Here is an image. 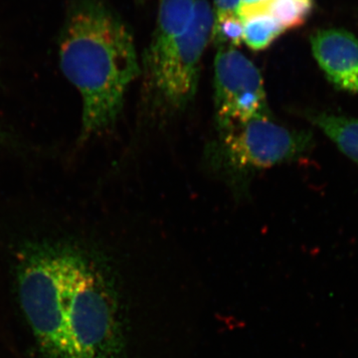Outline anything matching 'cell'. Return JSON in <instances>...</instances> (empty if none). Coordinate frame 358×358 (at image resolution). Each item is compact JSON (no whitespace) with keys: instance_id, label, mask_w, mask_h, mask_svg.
Segmentation results:
<instances>
[{"instance_id":"obj_8","label":"cell","mask_w":358,"mask_h":358,"mask_svg":"<svg viewBox=\"0 0 358 358\" xmlns=\"http://www.w3.org/2000/svg\"><path fill=\"white\" fill-rule=\"evenodd\" d=\"M336 147L358 166V120L343 115L315 114L310 117Z\"/></svg>"},{"instance_id":"obj_6","label":"cell","mask_w":358,"mask_h":358,"mask_svg":"<svg viewBox=\"0 0 358 358\" xmlns=\"http://www.w3.org/2000/svg\"><path fill=\"white\" fill-rule=\"evenodd\" d=\"M320 69L336 87L358 95V39L343 29L320 30L310 39Z\"/></svg>"},{"instance_id":"obj_4","label":"cell","mask_w":358,"mask_h":358,"mask_svg":"<svg viewBox=\"0 0 358 358\" xmlns=\"http://www.w3.org/2000/svg\"><path fill=\"white\" fill-rule=\"evenodd\" d=\"M312 143V134L291 131L268 117H260L223 131L218 154L230 169L252 171L296 159Z\"/></svg>"},{"instance_id":"obj_9","label":"cell","mask_w":358,"mask_h":358,"mask_svg":"<svg viewBox=\"0 0 358 358\" xmlns=\"http://www.w3.org/2000/svg\"><path fill=\"white\" fill-rule=\"evenodd\" d=\"M241 20L243 21V42L251 50H265L286 31L272 16L263 11L250 13Z\"/></svg>"},{"instance_id":"obj_3","label":"cell","mask_w":358,"mask_h":358,"mask_svg":"<svg viewBox=\"0 0 358 358\" xmlns=\"http://www.w3.org/2000/svg\"><path fill=\"white\" fill-rule=\"evenodd\" d=\"M214 13L206 0H196L187 29L159 48L148 49L145 66L155 98L164 107L181 110L199 84L200 62L211 40Z\"/></svg>"},{"instance_id":"obj_1","label":"cell","mask_w":358,"mask_h":358,"mask_svg":"<svg viewBox=\"0 0 358 358\" xmlns=\"http://www.w3.org/2000/svg\"><path fill=\"white\" fill-rule=\"evenodd\" d=\"M18 293L41 358H124L121 296L112 271L74 242H32L18 256Z\"/></svg>"},{"instance_id":"obj_13","label":"cell","mask_w":358,"mask_h":358,"mask_svg":"<svg viewBox=\"0 0 358 358\" xmlns=\"http://www.w3.org/2000/svg\"><path fill=\"white\" fill-rule=\"evenodd\" d=\"M268 1V0H241V4L238 8L237 14L239 17H242V16L246 15L247 13L260 8Z\"/></svg>"},{"instance_id":"obj_11","label":"cell","mask_w":358,"mask_h":358,"mask_svg":"<svg viewBox=\"0 0 358 358\" xmlns=\"http://www.w3.org/2000/svg\"><path fill=\"white\" fill-rule=\"evenodd\" d=\"M211 40L220 48H237L243 42V21L237 13L214 16Z\"/></svg>"},{"instance_id":"obj_10","label":"cell","mask_w":358,"mask_h":358,"mask_svg":"<svg viewBox=\"0 0 358 358\" xmlns=\"http://www.w3.org/2000/svg\"><path fill=\"white\" fill-rule=\"evenodd\" d=\"M312 10L313 0H268L262 7L246 15L256 11H263L272 16L285 30H288L303 25Z\"/></svg>"},{"instance_id":"obj_5","label":"cell","mask_w":358,"mask_h":358,"mask_svg":"<svg viewBox=\"0 0 358 358\" xmlns=\"http://www.w3.org/2000/svg\"><path fill=\"white\" fill-rule=\"evenodd\" d=\"M215 117L222 131L268 117L260 71L236 48H220L214 61Z\"/></svg>"},{"instance_id":"obj_2","label":"cell","mask_w":358,"mask_h":358,"mask_svg":"<svg viewBox=\"0 0 358 358\" xmlns=\"http://www.w3.org/2000/svg\"><path fill=\"white\" fill-rule=\"evenodd\" d=\"M59 65L82 99V143L110 128L140 74L133 35L103 0H72L58 38Z\"/></svg>"},{"instance_id":"obj_7","label":"cell","mask_w":358,"mask_h":358,"mask_svg":"<svg viewBox=\"0 0 358 358\" xmlns=\"http://www.w3.org/2000/svg\"><path fill=\"white\" fill-rule=\"evenodd\" d=\"M196 0H162L157 28L150 48H159L187 29Z\"/></svg>"},{"instance_id":"obj_12","label":"cell","mask_w":358,"mask_h":358,"mask_svg":"<svg viewBox=\"0 0 358 358\" xmlns=\"http://www.w3.org/2000/svg\"><path fill=\"white\" fill-rule=\"evenodd\" d=\"M240 4L241 0H214V16L216 17L224 14L237 13Z\"/></svg>"}]
</instances>
